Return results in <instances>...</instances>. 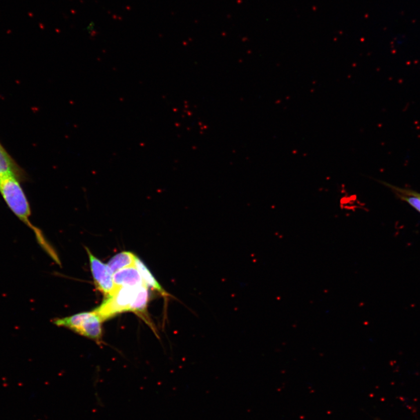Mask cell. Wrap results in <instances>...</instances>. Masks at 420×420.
<instances>
[{
    "instance_id": "cell-1",
    "label": "cell",
    "mask_w": 420,
    "mask_h": 420,
    "mask_svg": "<svg viewBox=\"0 0 420 420\" xmlns=\"http://www.w3.org/2000/svg\"><path fill=\"white\" fill-rule=\"evenodd\" d=\"M20 181L14 176H7L0 179V193L12 211L22 222L33 230L38 243L54 262L60 264L59 256L51 246L46 241L42 231L33 226L29 219L31 216L30 204L23 189Z\"/></svg>"
},
{
    "instance_id": "cell-3",
    "label": "cell",
    "mask_w": 420,
    "mask_h": 420,
    "mask_svg": "<svg viewBox=\"0 0 420 420\" xmlns=\"http://www.w3.org/2000/svg\"><path fill=\"white\" fill-rule=\"evenodd\" d=\"M85 249L88 255L94 282L97 289L107 297L112 294L115 288L113 274L112 273L108 264L103 263L97 259L88 248L86 247Z\"/></svg>"
},
{
    "instance_id": "cell-2",
    "label": "cell",
    "mask_w": 420,
    "mask_h": 420,
    "mask_svg": "<svg viewBox=\"0 0 420 420\" xmlns=\"http://www.w3.org/2000/svg\"><path fill=\"white\" fill-rule=\"evenodd\" d=\"M139 287H115L112 294L107 296L102 303L93 310L94 312L103 322L119 313L130 312Z\"/></svg>"
},
{
    "instance_id": "cell-6",
    "label": "cell",
    "mask_w": 420,
    "mask_h": 420,
    "mask_svg": "<svg viewBox=\"0 0 420 420\" xmlns=\"http://www.w3.org/2000/svg\"><path fill=\"white\" fill-rule=\"evenodd\" d=\"M113 279L115 287H137L146 284L135 266L127 267L117 271L113 275Z\"/></svg>"
},
{
    "instance_id": "cell-5",
    "label": "cell",
    "mask_w": 420,
    "mask_h": 420,
    "mask_svg": "<svg viewBox=\"0 0 420 420\" xmlns=\"http://www.w3.org/2000/svg\"><path fill=\"white\" fill-rule=\"evenodd\" d=\"M102 323L100 318L93 310L89 312L75 332L99 342L102 337Z\"/></svg>"
},
{
    "instance_id": "cell-4",
    "label": "cell",
    "mask_w": 420,
    "mask_h": 420,
    "mask_svg": "<svg viewBox=\"0 0 420 420\" xmlns=\"http://www.w3.org/2000/svg\"><path fill=\"white\" fill-rule=\"evenodd\" d=\"M7 176H14L20 181L26 177L22 169L0 143V179Z\"/></svg>"
},
{
    "instance_id": "cell-10",
    "label": "cell",
    "mask_w": 420,
    "mask_h": 420,
    "mask_svg": "<svg viewBox=\"0 0 420 420\" xmlns=\"http://www.w3.org/2000/svg\"><path fill=\"white\" fill-rule=\"evenodd\" d=\"M405 190H406L407 192H408V193L413 194L415 195V196H417L418 197L420 198V193L417 192V191H415L410 189H407V188L406 189H405Z\"/></svg>"
},
{
    "instance_id": "cell-8",
    "label": "cell",
    "mask_w": 420,
    "mask_h": 420,
    "mask_svg": "<svg viewBox=\"0 0 420 420\" xmlns=\"http://www.w3.org/2000/svg\"><path fill=\"white\" fill-rule=\"evenodd\" d=\"M136 255L130 252H122L116 255L109 262L108 266L113 275L125 268L135 266Z\"/></svg>"
},
{
    "instance_id": "cell-7",
    "label": "cell",
    "mask_w": 420,
    "mask_h": 420,
    "mask_svg": "<svg viewBox=\"0 0 420 420\" xmlns=\"http://www.w3.org/2000/svg\"><path fill=\"white\" fill-rule=\"evenodd\" d=\"M135 266L138 270L142 277L144 283L146 284L148 288L154 289L162 295L163 297L168 298L169 297H173V296L170 295L169 293L166 292L162 286L159 284L156 278H155L154 275L151 273L149 269H148L146 264L142 262L138 257L136 256Z\"/></svg>"
},
{
    "instance_id": "cell-9",
    "label": "cell",
    "mask_w": 420,
    "mask_h": 420,
    "mask_svg": "<svg viewBox=\"0 0 420 420\" xmlns=\"http://www.w3.org/2000/svg\"><path fill=\"white\" fill-rule=\"evenodd\" d=\"M382 183L389 188L401 200L407 202L408 204H410L411 207L420 213V198L413 194L408 193L405 190V188L393 186L384 182H382Z\"/></svg>"
}]
</instances>
